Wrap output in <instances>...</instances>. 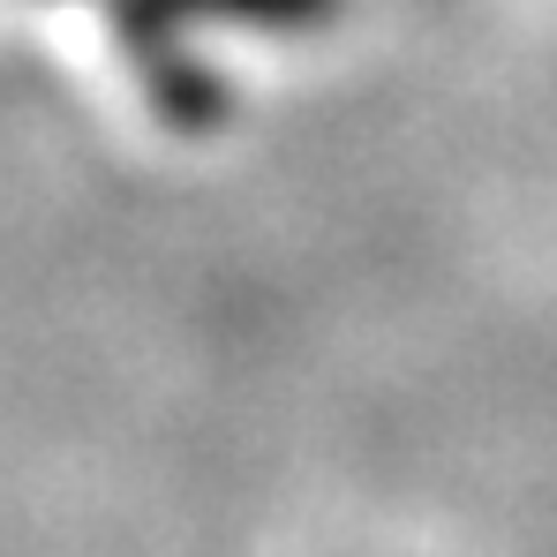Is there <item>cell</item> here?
Listing matches in <instances>:
<instances>
[{"mask_svg": "<svg viewBox=\"0 0 557 557\" xmlns=\"http://www.w3.org/2000/svg\"><path fill=\"white\" fill-rule=\"evenodd\" d=\"M339 0H113V38L136 61L144 98L174 128H211L226 113L219 69L188 46L196 23H234V30H324Z\"/></svg>", "mask_w": 557, "mask_h": 557, "instance_id": "cell-1", "label": "cell"}]
</instances>
